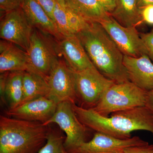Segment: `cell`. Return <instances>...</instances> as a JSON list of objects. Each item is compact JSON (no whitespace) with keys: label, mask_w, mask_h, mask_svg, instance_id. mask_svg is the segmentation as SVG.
I'll return each instance as SVG.
<instances>
[{"label":"cell","mask_w":153,"mask_h":153,"mask_svg":"<svg viewBox=\"0 0 153 153\" xmlns=\"http://www.w3.org/2000/svg\"><path fill=\"white\" fill-rule=\"evenodd\" d=\"M73 107L80 121L91 131L120 139L131 137V133L135 131H146L153 134V112L146 106L113 113L108 117L76 104Z\"/></svg>","instance_id":"1"},{"label":"cell","mask_w":153,"mask_h":153,"mask_svg":"<svg viewBox=\"0 0 153 153\" xmlns=\"http://www.w3.org/2000/svg\"><path fill=\"white\" fill-rule=\"evenodd\" d=\"M76 35L93 65L102 75L115 83L130 81L123 54L100 23L88 22Z\"/></svg>","instance_id":"2"},{"label":"cell","mask_w":153,"mask_h":153,"mask_svg":"<svg viewBox=\"0 0 153 153\" xmlns=\"http://www.w3.org/2000/svg\"><path fill=\"white\" fill-rule=\"evenodd\" d=\"M50 125L0 117V153H38L47 141Z\"/></svg>","instance_id":"3"},{"label":"cell","mask_w":153,"mask_h":153,"mask_svg":"<svg viewBox=\"0 0 153 153\" xmlns=\"http://www.w3.org/2000/svg\"><path fill=\"white\" fill-rule=\"evenodd\" d=\"M147 94L130 81L114 83L92 109L108 117L113 113L146 106Z\"/></svg>","instance_id":"4"},{"label":"cell","mask_w":153,"mask_h":153,"mask_svg":"<svg viewBox=\"0 0 153 153\" xmlns=\"http://www.w3.org/2000/svg\"><path fill=\"white\" fill-rule=\"evenodd\" d=\"M26 52L29 67L27 71L39 74L47 80L60 59L57 41L49 34L33 28Z\"/></svg>","instance_id":"5"},{"label":"cell","mask_w":153,"mask_h":153,"mask_svg":"<svg viewBox=\"0 0 153 153\" xmlns=\"http://www.w3.org/2000/svg\"><path fill=\"white\" fill-rule=\"evenodd\" d=\"M73 71L77 105L83 108H93L105 91L115 83L102 75L94 66L82 71Z\"/></svg>","instance_id":"6"},{"label":"cell","mask_w":153,"mask_h":153,"mask_svg":"<svg viewBox=\"0 0 153 153\" xmlns=\"http://www.w3.org/2000/svg\"><path fill=\"white\" fill-rule=\"evenodd\" d=\"M56 124L66 134L64 146L68 152L87 141L86 138L91 130L79 120L73 107V103L62 102L57 104L52 117L43 123L49 125Z\"/></svg>","instance_id":"7"},{"label":"cell","mask_w":153,"mask_h":153,"mask_svg":"<svg viewBox=\"0 0 153 153\" xmlns=\"http://www.w3.org/2000/svg\"><path fill=\"white\" fill-rule=\"evenodd\" d=\"M124 55L139 57L147 52L136 27H125L111 16L100 23Z\"/></svg>","instance_id":"8"},{"label":"cell","mask_w":153,"mask_h":153,"mask_svg":"<svg viewBox=\"0 0 153 153\" xmlns=\"http://www.w3.org/2000/svg\"><path fill=\"white\" fill-rule=\"evenodd\" d=\"M47 81L49 88L48 98L57 103L65 101L78 103L73 71L65 60L59 59Z\"/></svg>","instance_id":"9"},{"label":"cell","mask_w":153,"mask_h":153,"mask_svg":"<svg viewBox=\"0 0 153 153\" xmlns=\"http://www.w3.org/2000/svg\"><path fill=\"white\" fill-rule=\"evenodd\" d=\"M33 28L22 7L5 13L1 19L0 37L27 52Z\"/></svg>","instance_id":"10"},{"label":"cell","mask_w":153,"mask_h":153,"mask_svg":"<svg viewBox=\"0 0 153 153\" xmlns=\"http://www.w3.org/2000/svg\"><path fill=\"white\" fill-rule=\"evenodd\" d=\"M149 143L140 137L134 136L120 139L95 132L89 141L82 143L68 153H125L127 148L139 146Z\"/></svg>","instance_id":"11"},{"label":"cell","mask_w":153,"mask_h":153,"mask_svg":"<svg viewBox=\"0 0 153 153\" xmlns=\"http://www.w3.org/2000/svg\"><path fill=\"white\" fill-rule=\"evenodd\" d=\"M57 104L48 97H39L9 109L6 114L9 117L44 123L54 114Z\"/></svg>","instance_id":"12"},{"label":"cell","mask_w":153,"mask_h":153,"mask_svg":"<svg viewBox=\"0 0 153 153\" xmlns=\"http://www.w3.org/2000/svg\"><path fill=\"white\" fill-rule=\"evenodd\" d=\"M57 42L60 55L73 71H81L94 66L76 34L63 36Z\"/></svg>","instance_id":"13"},{"label":"cell","mask_w":153,"mask_h":153,"mask_svg":"<svg viewBox=\"0 0 153 153\" xmlns=\"http://www.w3.org/2000/svg\"><path fill=\"white\" fill-rule=\"evenodd\" d=\"M123 62L130 82L147 92L153 90V63L147 55H124Z\"/></svg>","instance_id":"14"},{"label":"cell","mask_w":153,"mask_h":153,"mask_svg":"<svg viewBox=\"0 0 153 153\" xmlns=\"http://www.w3.org/2000/svg\"><path fill=\"white\" fill-rule=\"evenodd\" d=\"M21 7L32 27L49 34L57 41L63 38L55 22L35 0H23Z\"/></svg>","instance_id":"15"},{"label":"cell","mask_w":153,"mask_h":153,"mask_svg":"<svg viewBox=\"0 0 153 153\" xmlns=\"http://www.w3.org/2000/svg\"><path fill=\"white\" fill-rule=\"evenodd\" d=\"M29 71L27 52L5 40L0 41V72Z\"/></svg>","instance_id":"16"},{"label":"cell","mask_w":153,"mask_h":153,"mask_svg":"<svg viewBox=\"0 0 153 153\" xmlns=\"http://www.w3.org/2000/svg\"><path fill=\"white\" fill-rule=\"evenodd\" d=\"M53 16L57 30L63 36L77 34L85 28L88 23L69 7H63L57 3Z\"/></svg>","instance_id":"17"},{"label":"cell","mask_w":153,"mask_h":153,"mask_svg":"<svg viewBox=\"0 0 153 153\" xmlns=\"http://www.w3.org/2000/svg\"><path fill=\"white\" fill-rule=\"evenodd\" d=\"M25 71L1 73L0 88L2 96H6L10 108L13 109L22 103L23 96V77Z\"/></svg>","instance_id":"18"},{"label":"cell","mask_w":153,"mask_h":153,"mask_svg":"<svg viewBox=\"0 0 153 153\" xmlns=\"http://www.w3.org/2000/svg\"><path fill=\"white\" fill-rule=\"evenodd\" d=\"M67 5L88 22L100 23L110 15L98 0H66Z\"/></svg>","instance_id":"19"},{"label":"cell","mask_w":153,"mask_h":153,"mask_svg":"<svg viewBox=\"0 0 153 153\" xmlns=\"http://www.w3.org/2000/svg\"><path fill=\"white\" fill-rule=\"evenodd\" d=\"M110 15L124 27H136L143 23L136 0H117L114 10Z\"/></svg>","instance_id":"20"},{"label":"cell","mask_w":153,"mask_h":153,"mask_svg":"<svg viewBox=\"0 0 153 153\" xmlns=\"http://www.w3.org/2000/svg\"><path fill=\"white\" fill-rule=\"evenodd\" d=\"M23 85V99L21 104L39 97H48L49 88L48 82L39 74L30 71H24Z\"/></svg>","instance_id":"21"},{"label":"cell","mask_w":153,"mask_h":153,"mask_svg":"<svg viewBox=\"0 0 153 153\" xmlns=\"http://www.w3.org/2000/svg\"><path fill=\"white\" fill-rule=\"evenodd\" d=\"M65 139L60 130L50 127L47 142L38 153H68L64 146Z\"/></svg>","instance_id":"22"},{"label":"cell","mask_w":153,"mask_h":153,"mask_svg":"<svg viewBox=\"0 0 153 153\" xmlns=\"http://www.w3.org/2000/svg\"><path fill=\"white\" fill-rule=\"evenodd\" d=\"M147 52L148 56L153 63V28L149 32L140 34Z\"/></svg>","instance_id":"23"},{"label":"cell","mask_w":153,"mask_h":153,"mask_svg":"<svg viewBox=\"0 0 153 153\" xmlns=\"http://www.w3.org/2000/svg\"><path fill=\"white\" fill-rule=\"evenodd\" d=\"M23 0H0V9L4 13L21 7Z\"/></svg>","instance_id":"24"},{"label":"cell","mask_w":153,"mask_h":153,"mask_svg":"<svg viewBox=\"0 0 153 153\" xmlns=\"http://www.w3.org/2000/svg\"><path fill=\"white\" fill-rule=\"evenodd\" d=\"M139 9L143 23L153 25V5Z\"/></svg>","instance_id":"25"},{"label":"cell","mask_w":153,"mask_h":153,"mask_svg":"<svg viewBox=\"0 0 153 153\" xmlns=\"http://www.w3.org/2000/svg\"><path fill=\"white\" fill-rule=\"evenodd\" d=\"M46 11L49 16L54 21L53 12L57 2L55 0H35Z\"/></svg>","instance_id":"26"},{"label":"cell","mask_w":153,"mask_h":153,"mask_svg":"<svg viewBox=\"0 0 153 153\" xmlns=\"http://www.w3.org/2000/svg\"><path fill=\"white\" fill-rule=\"evenodd\" d=\"M125 153H153V144L149 143L139 146L127 148L125 151Z\"/></svg>","instance_id":"27"},{"label":"cell","mask_w":153,"mask_h":153,"mask_svg":"<svg viewBox=\"0 0 153 153\" xmlns=\"http://www.w3.org/2000/svg\"><path fill=\"white\" fill-rule=\"evenodd\" d=\"M105 11L109 14L114 10L117 0H98Z\"/></svg>","instance_id":"28"},{"label":"cell","mask_w":153,"mask_h":153,"mask_svg":"<svg viewBox=\"0 0 153 153\" xmlns=\"http://www.w3.org/2000/svg\"><path fill=\"white\" fill-rule=\"evenodd\" d=\"M146 106L153 112V90L148 92Z\"/></svg>","instance_id":"29"},{"label":"cell","mask_w":153,"mask_h":153,"mask_svg":"<svg viewBox=\"0 0 153 153\" xmlns=\"http://www.w3.org/2000/svg\"><path fill=\"white\" fill-rule=\"evenodd\" d=\"M137 5L139 8L153 5V0H136Z\"/></svg>","instance_id":"30"},{"label":"cell","mask_w":153,"mask_h":153,"mask_svg":"<svg viewBox=\"0 0 153 153\" xmlns=\"http://www.w3.org/2000/svg\"><path fill=\"white\" fill-rule=\"evenodd\" d=\"M55 1L58 4L63 7L65 8L68 7L66 0H55Z\"/></svg>","instance_id":"31"}]
</instances>
